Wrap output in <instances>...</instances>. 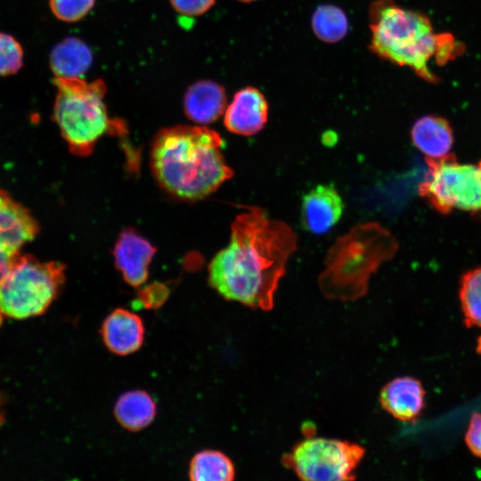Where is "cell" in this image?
<instances>
[{
	"label": "cell",
	"mask_w": 481,
	"mask_h": 481,
	"mask_svg": "<svg viewBox=\"0 0 481 481\" xmlns=\"http://www.w3.org/2000/svg\"><path fill=\"white\" fill-rule=\"evenodd\" d=\"M157 414L153 397L141 389L122 394L114 405V416L118 424L132 432L140 431L151 425Z\"/></svg>",
	"instance_id": "ac0fdd59"
},
{
	"label": "cell",
	"mask_w": 481,
	"mask_h": 481,
	"mask_svg": "<svg viewBox=\"0 0 481 481\" xmlns=\"http://www.w3.org/2000/svg\"><path fill=\"white\" fill-rule=\"evenodd\" d=\"M154 247L132 229L123 231L116 242L115 264L130 286H142L148 279L149 265L155 255Z\"/></svg>",
	"instance_id": "8fae6325"
},
{
	"label": "cell",
	"mask_w": 481,
	"mask_h": 481,
	"mask_svg": "<svg viewBox=\"0 0 481 481\" xmlns=\"http://www.w3.org/2000/svg\"><path fill=\"white\" fill-rule=\"evenodd\" d=\"M238 1L242 2V3H250L256 0H238Z\"/></svg>",
	"instance_id": "83f0119b"
},
{
	"label": "cell",
	"mask_w": 481,
	"mask_h": 481,
	"mask_svg": "<svg viewBox=\"0 0 481 481\" xmlns=\"http://www.w3.org/2000/svg\"><path fill=\"white\" fill-rule=\"evenodd\" d=\"M2 317H3V314H2L1 312H0V325H1V323H2Z\"/></svg>",
	"instance_id": "f1b7e54d"
},
{
	"label": "cell",
	"mask_w": 481,
	"mask_h": 481,
	"mask_svg": "<svg viewBox=\"0 0 481 481\" xmlns=\"http://www.w3.org/2000/svg\"><path fill=\"white\" fill-rule=\"evenodd\" d=\"M370 49L379 57L406 66L428 82L437 81L428 62L452 57L454 41L449 34H436L422 12L403 8L391 0H379L370 9Z\"/></svg>",
	"instance_id": "3957f363"
},
{
	"label": "cell",
	"mask_w": 481,
	"mask_h": 481,
	"mask_svg": "<svg viewBox=\"0 0 481 481\" xmlns=\"http://www.w3.org/2000/svg\"><path fill=\"white\" fill-rule=\"evenodd\" d=\"M460 299L466 325L481 327V267L463 274Z\"/></svg>",
	"instance_id": "44dd1931"
},
{
	"label": "cell",
	"mask_w": 481,
	"mask_h": 481,
	"mask_svg": "<svg viewBox=\"0 0 481 481\" xmlns=\"http://www.w3.org/2000/svg\"><path fill=\"white\" fill-rule=\"evenodd\" d=\"M364 452L356 444L310 436L284 455L282 462L303 480H353Z\"/></svg>",
	"instance_id": "ba28073f"
},
{
	"label": "cell",
	"mask_w": 481,
	"mask_h": 481,
	"mask_svg": "<svg viewBox=\"0 0 481 481\" xmlns=\"http://www.w3.org/2000/svg\"><path fill=\"white\" fill-rule=\"evenodd\" d=\"M413 144L426 158H441L453 144V132L449 121L437 115H426L415 121L411 130Z\"/></svg>",
	"instance_id": "2e32d148"
},
{
	"label": "cell",
	"mask_w": 481,
	"mask_h": 481,
	"mask_svg": "<svg viewBox=\"0 0 481 481\" xmlns=\"http://www.w3.org/2000/svg\"><path fill=\"white\" fill-rule=\"evenodd\" d=\"M477 352L481 354V337L477 339Z\"/></svg>",
	"instance_id": "4316f807"
},
{
	"label": "cell",
	"mask_w": 481,
	"mask_h": 481,
	"mask_svg": "<svg viewBox=\"0 0 481 481\" xmlns=\"http://www.w3.org/2000/svg\"><path fill=\"white\" fill-rule=\"evenodd\" d=\"M22 64L20 44L12 35L0 32V77L16 74Z\"/></svg>",
	"instance_id": "7402d4cb"
},
{
	"label": "cell",
	"mask_w": 481,
	"mask_h": 481,
	"mask_svg": "<svg viewBox=\"0 0 481 481\" xmlns=\"http://www.w3.org/2000/svg\"><path fill=\"white\" fill-rule=\"evenodd\" d=\"M220 135L203 125H179L160 130L151 151L153 174L170 194L203 199L230 179L233 172L222 154Z\"/></svg>",
	"instance_id": "7a4b0ae2"
},
{
	"label": "cell",
	"mask_w": 481,
	"mask_h": 481,
	"mask_svg": "<svg viewBox=\"0 0 481 481\" xmlns=\"http://www.w3.org/2000/svg\"><path fill=\"white\" fill-rule=\"evenodd\" d=\"M314 35L326 43L343 39L348 31V20L344 11L334 4H321L311 20Z\"/></svg>",
	"instance_id": "ffe728a7"
},
{
	"label": "cell",
	"mask_w": 481,
	"mask_h": 481,
	"mask_svg": "<svg viewBox=\"0 0 481 481\" xmlns=\"http://www.w3.org/2000/svg\"><path fill=\"white\" fill-rule=\"evenodd\" d=\"M167 289L162 285L151 286L143 290L139 297V304L145 308H157L167 299Z\"/></svg>",
	"instance_id": "484cf974"
},
{
	"label": "cell",
	"mask_w": 481,
	"mask_h": 481,
	"mask_svg": "<svg viewBox=\"0 0 481 481\" xmlns=\"http://www.w3.org/2000/svg\"><path fill=\"white\" fill-rule=\"evenodd\" d=\"M38 232V223L29 210L0 190V281L20 255L22 247Z\"/></svg>",
	"instance_id": "9c48e42d"
},
{
	"label": "cell",
	"mask_w": 481,
	"mask_h": 481,
	"mask_svg": "<svg viewBox=\"0 0 481 481\" xmlns=\"http://www.w3.org/2000/svg\"><path fill=\"white\" fill-rule=\"evenodd\" d=\"M169 2L178 13L194 17L206 13L215 4L216 0H169Z\"/></svg>",
	"instance_id": "cb8c5ba5"
},
{
	"label": "cell",
	"mask_w": 481,
	"mask_h": 481,
	"mask_svg": "<svg viewBox=\"0 0 481 481\" xmlns=\"http://www.w3.org/2000/svg\"><path fill=\"white\" fill-rule=\"evenodd\" d=\"M344 203L332 184H320L303 196L301 221L314 234L329 232L340 219Z\"/></svg>",
	"instance_id": "7c38bea8"
},
{
	"label": "cell",
	"mask_w": 481,
	"mask_h": 481,
	"mask_svg": "<svg viewBox=\"0 0 481 481\" xmlns=\"http://www.w3.org/2000/svg\"><path fill=\"white\" fill-rule=\"evenodd\" d=\"M234 477V465L222 452L204 450L190 461L189 478L192 481H231Z\"/></svg>",
	"instance_id": "d6986e66"
},
{
	"label": "cell",
	"mask_w": 481,
	"mask_h": 481,
	"mask_svg": "<svg viewBox=\"0 0 481 481\" xmlns=\"http://www.w3.org/2000/svg\"><path fill=\"white\" fill-rule=\"evenodd\" d=\"M95 0H49L53 14L60 20L76 22L93 9Z\"/></svg>",
	"instance_id": "603a6c76"
},
{
	"label": "cell",
	"mask_w": 481,
	"mask_h": 481,
	"mask_svg": "<svg viewBox=\"0 0 481 481\" xmlns=\"http://www.w3.org/2000/svg\"><path fill=\"white\" fill-rule=\"evenodd\" d=\"M399 245L393 234L376 222L359 224L338 238L318 278L322 294L330 299L354 301L368 290L371 274L394 257Z\"/></svg>",
	"instance_id": "277c9868"
},
{
	"label": "cell",
	"mask_w": 481,
	"mask_h": 481,
	"mask_svg": "<svg viewBox=\"0 0 481 481\" xmlns=\"http://www.w3.org/2000/svg\"><path fill=\"white\" fill-rule=\"evenodd\" d=\"M64 271L60 262H44L20 254L0 281L1 314L25 319L45 313L61 291Z\"/></svg>",
	"instance_id": "8992f818"
},
{
	"label": "cell",
	"mask_w": 481,
	"mask_h": 481,
	"mask_svg": "<svg viewBox=\"0 0 481 481\" xmlns=\"http://www.w3.org/2000/svg\"><path fill=\"white\" fill-rule=\"evenodd\" d=\"M100 333L110 352L124 356L141 348L145 329L138 314L127 309L117 308L105 317Z\"/></svg>",
	"instance_id": "4fadbf2b"
},
{
	"label": "cell",
	"mask_w": 481,
	"mask_h": 481,
	"mask_svg": "<svg viewBox=\"0 0 481 481\" xmlns=\"http://www.w3.org/2000/svg\"><path fill=\"white\" fill-rule=\"evenodd\" d=\"M236 216L228 245L208 265V281L227 300L271 310L289 257L297 249L289 226L257 207Z\"/></svg>",
	"instance_id": "6da1fadb"
},
{
	"label": "cell",
	"mask_w": 481,
	"mask_h": 481,
	"mask_svg": "<svg viewBox=\"0 0 481 481\" xmlns=\"http://www.w3.org/2000/svg\"><path fill=\"white\" fill-rule=\"evenodd\" d=\"M268 103L261 91L246 86L235 93L226 107L224 118L225 127L233 134L252 135L267 122Z\"/></svg>",
	"instance_id": "30bf717a"
},
{
	"label": "cell",
	"mask_w": 481,
	"mask_h": 481,
	"mask_svg": "<svg viewBox=\"0 0 481 481\" xmlns=\"http://www.w3.org/2000/svg\"><path fill=\"white\" fill-rule=\"evenodd\" d=\"M93 62L90 47L80 38L69 37L52 49L49 64L55 77H83Z\"/></svg>",
	"instance_id": "e0dca14e"
},
{
	"label": "cell",
	"mask_w": 481,
	"mask_h": 481,
	"mask_svg": "<svg viewBox=\"0 0 481 481\" xmlns=\"http://www.w3.org/2000/svg\"><path fill=\"white\" fill-rule=\"evenodd\" d=\"M425 391L412 377H400L387 383L379 395L380 404L393 417L409 421L416 419L424 407Z\"/></svg>",
	"instance_id": "9a60e30c"
},
{
	"label": "cell",
	"mask_w": 481,
	"mask_h": 481,
	"mask_svg": "<svg viewBox=\"0 0 481 481\" xmlns=\"http://www.w3.org/2000/svg\"><path fill=\"white\" fill-rule=\"evenodd\" d=\"M225 89L208 79L192 84L186 90L183 107L189 119L198 125H208L217 120L226 109Z\"/></svg>",
	"instance_id": "5bb4252c"
},
{
	"label": "cell",
	"mask_w": 481,
	"mask_h": 481,
	"mask_svg": "<svg viewBox=\"0 0 481 481\" xmlns=\"http://www.w3.org/2000/svg\"><path fill=\"white\" fill-rule=\"evenodd\" d=\"M428 170L419 185L420 195L436 211L469 212L481 219V159L459 164L454 154L426 158Z\"/></svg>",
	"instance_id": "52a82bcc"
},
{
	"label": "cell",
	"mask_w": 481,
	"mask_h": 481,
	"mask_svg": "<svg viewBox=\"0 0 481 481\" xmlns=\"http://www.w3.org/2000/svg\"><path fill=\"white\" fill-rule=\"evenodd\" d=\"M465 441L471 452L481 458V413L475 412L472 415Z\"/></svg>",
	"instance_id": "d4e9b609"
},
{
	"label": "cell",
	"mask_w": 481,
	"mask_h": 481,
	"mask_svg": "<svg viewBox=\"0 0 481 481\" xmlns=\"http://www.w3.org/2000/svg\"><path fill=\"white\" fill-rule=\"evenodd\" d=\"M57 89L53 120L71 152L88 155L97 141L110 130L101 79L86 82L83 77H54Z\"/></svg>",
	"instance_id": "5b68a950"
}]
</instances>
